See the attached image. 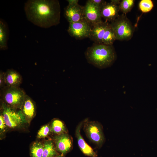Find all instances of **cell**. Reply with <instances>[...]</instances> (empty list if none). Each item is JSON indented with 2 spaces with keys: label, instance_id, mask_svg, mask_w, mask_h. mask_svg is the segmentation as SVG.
<instances>
[{
  "label": "cell",
  "instance_id": "9",
  "mask_svg": "<svg viewBox=\"0 0 157 157\" xmlns=\"http://www.w3.org/2000/svg\"><path fill=\"white\" fill-rule=\"evenodd\" d=\"M54 141L57 151L63 156L69 152L72 149V139L67 133L57 135L54 138Z\"/></svg>",
  "mask_w": 157,
  "mask_h": 157
},
{
  "label": "cell",
  "instance_id": "25",
  "mask_svg": "<svg viewBox=\"0 0 157 157\" xmlns=\"http://www.w3.org/2000/svg\"><path fill=\"white\" fill-rule=\"evenodd\" d=\"M6 125L5 122L4 117L2 113L0 115V132L3 131L6 127Z\"/></svg>",
  "mask_w": 157,
  "mask_h": 157
},
{
  "label": "cell",
  "instance_id": "28",
  "mask_svg": "<svg viewBox=\"0 0 157 157\" xmlns=\"http://www.w3.org/2000/svg\"><path fill=\"white\" fill-rule=\"evenodd\" d=\"M110 2L115 4L119 5L121 1L119 0H111Z\"/></svg>",
  "mask_w": 157,
  "mask_h": 157
},
{
  "label": "cell",
  "instance_id": "10",
  "mask_svg": "<svg viewBox=\"0 0 157 157\" xmlns=\"http://www.w3.org/2000/svg\"><path fill=\"white\" fill-rule=\"evenodd\" d=\"M64 16L69 23L76 22L85 19L83 6L78 3L68 5L65 9Z\"/></svg>",
  "mask_w": 157,
  "mask_h": 157
},
{
  "label": "cell",
  "instance_id": "3",
  "mask_svg": "<svg viewBox=\"0 0 157 157\" xmlns=\"http://www.w3.org/2000/svg\"><path fill=\"white\" fill-rule=\"evenodd\" d=\"M110 24L115 32L116 40H128L132 38L134 27L125 14L119 15Z\"/></svg>",
  "mask_w": 157,
  "mask_h": 157
},
{
  "label": "cell",
  "instance_id": "23",
  "mask_svg": "<svg viewBox=\"0 0 157 157\" xmlns=\"http://www.w3.org/2000/svg\"><path fill=\"white\" fill-rule=\"evenodd\" d=\"M51 132V126L48 124L44 125L42 126L39 130L37 134V137L39 138H45Z\"/></svg>",
  "mask_w": 157,
  "mask_h": 157
},
{
  "label": "cell",
  "instance_id": "20",
  "mask_svg": "<svg viewBox=\"0 0 157 157\" xmlns=\"http://www.w3.org/2000/svg\"><path fill=\"white\" fill-rule=\"evenodd\" d=\"M43 149V144L40 142H33L30 148L31 157H42Z\"/></svg>",
  "mask_w": 157,
  "mask_h": 157
},
{
  "label": "cell",
  "instance_id": "1",
  "mask_svg": "<svg viewBox=\"0 0 157 157\" xmlns=\"http://www.w3.org/2000/svg\"><path fill=\"white\" fill-rule=\"evenodd\" d=\"M24 10L28 20L40 27L48 28L60 23V8L58 0H28Z\"/></svg>",
  "mask_w": 157,
  "mask_h": 157
},
{
  "label": "cell",
  "instance_id": "14",
  "mask_svg": "<svg viewBox=\"0 0 157 157\" xmlns=\"http://www.w3.org/2000/svg\"><path fill=\"white\" fill-rule=\"evenodd\" d=\"M20 109L26 121L31 120L35 115L36 107L34 102L26 94Z\"/></svg>",
  "mask_w": 157,
  "mask_h": 157
},
{
  "label": "cell",
  "instance_id": "13",
  "mask_svg": "<svg viewBox=\"0 0 157 157\" xmlns=\"http://www.w3.org/2000/svg\"><path fill=\"white\" fill-rule=\"evenodd\" d=\"M84 122L78 124L76 130V135L78 147L81 151L85 155L90 157H97V154L86 143L81 135L80 130Z\"/></svg>",
  "mask_w": 157,
  "mask_h": 157
},
{
  "label": "cell",
  "instance_id": "17",
  "mask_svg": "<svg viewBox=\"0 0 157 157\" xmlns=\"http://www.w3.org/2000/svg\"><path fill=\"white\" fill-rule=\"evenodd\" d=\"M42 157H53L58 155L52 141L48 140L44 144Z\"/></svg>",
  "mask_w": 157,
  "mask_h": 157
},
{
  "label": "cell",
  "instance_id": "16",
  "mask_svg": "<svg viewBox=\"0 0 157 157\" xmlns=\"http://www.w3.org/2000/svg\"><path fill=\"white\" fill-rule=\"evenodd\" d=\"M9 31L7 23L1 19L0 20V49L5 50L8 48V41Z\"/></svg>",
  "mask_w": 157,
  "mask_h": 157
},
{
  "label": "cell",
  "instance_id": "24",
  "mask_svg": "<svg viewBox=\"0 0 157 157\" xmlns=\"http://www.w3.org/2000/svg\"><path fill=\"white\" fill-rule=\"evenodd\" d=\"M90 1L100 9L107 2L106 1L103 0H90Z\"/></svg>",
  "mask_w": 157,
  "mask_h": 157
},
{
  "label": "cell",
  "instance_id": "4",
  "mask_svg": "<svg viewBox=\"0 0 157 157\" xmlns=\"http://www.w3.org/2000/svg\"><path fill=\"white\" fill-rule=\"evenodd\" d=\"M3 88L1 93L3 103L14 109H20L26 95L24 91L19 87Z\"/></svg>",
  "mask_w": 157,
  "mask_h": 157
},
{
  "label": "cell",
  "instance_id": "15",
  "mask_svg": "<svg viewBox=\"0 0 157 157\" xmlns=\"http://www.w3.org/2000/svg\"><path fill=\"white\" fill-rule=\"evenodd\" d=\"M5 84L9 87H18L22 83L21 75L13 69H8L4 73Z\"/></svg>",
  "mask_w": 157,
  "mask_h": 157
},
{
  "label": "cell",
  "instance_id": "11",
  "mask_svg": "<svg viewBox=\"0 0 157 157\" xmlns=\"http://www.w3.org/2000/svg\"><path fill=\"white\" fill-rule=\"evenodd\" d=\"M119 5L111 2H106L101 8L102 17L105 22H111L119 16Z\"/></svg>",
  "mask_w": 157,
  "mask_h": 157
},
{
  "label": "cell",
  "instance_id": "18",
  "mask_svg": "<svg viewBox=\"0 0 157 157\" xmlns=\"http://www.w3.org/2000/svg\"><path fill=\"white\" fill-rule=\"evenodd\" d=\"M116 40L115 32L110 23H109L103 37L102 44L107 45H113Z\"/></svg>",
  "mask_w": 157,
  "mask_h": 157
},
{
  "label": "cell",
  "instance_id": "29",
  "mask_svg": "<svg viewBox=\"0 0 157 157\" xmlns=\"http://www.w3.org/2000/svg\"><path fill=\"white\" fill-rule=\"evenodd\" d=\"M53 157H65L64 156H63L62 154H59L56 156H54Z\"/></svg>",
  "mask_w": 157,
  "mask_h": 157
},
{
  "label": "cell",
  "instance_id": "27",
  "mask_svg": "<svg viewBox=\"0 0 157 157\" xmlns=\"http://www.w3.org/2000/svg\"><path fill=\"white\" fill-rule=\"evenodd\" d=\"M68 2V4H74L78 3V0H67Z\"/></svg>",
  "mask_w": 157,
  "mask_h": 157
},
{
  "label": "cell",
  "instance_id": "12",
  "mask_svg": "<svg viewBox=\"0 0 157 157\" xmlns=\"http://www.w3.org/2000/svg\"><path fill=\"white\" fill-rule=\"evenodd\" d=\"M109 23L102 21L93 26L88 38L95 43L102 44L103 37Z\"/></svg>",
  "mask_w": 157,
  "mask_h": 157
},
{
  "label": "cell",
  "instance_id": "8",
  "mask_svg": "<svg viewBox=\"0 0 157 157\" xmlns=\"http://www.w3.org/2000/svg\"><path fill=\"white\" fill-rule=\"evenodd\" d=\"M83 8L84 19L92 27L103 21L101 9L90 0L86 1Z\"/></svg>",
  "mask_w": 157,
  "mask_h": 157
},
{
  "label": "cell",
  "instance_id": "19",
  "mask_svg": "<svg viewBox=\"0 0 157 157\" xmlns=\"http://www.w3.org/2000/svg\"><path fill=\"white\" fill-rule=\"evenodd\" d=\"M51 126V132L57 135L67 133V130L64 124L61 120L56 119L52 122Z\"/></svg>",
  "mask_w": 157,
  "mask_h": 157
},
{
  "label": "cell",
  "instance_id": "5",
  "mask_svg": "<svg viewBox=\"0 0 157 157\" xmlns=\"http://www.w3.org/2000/svg\"><path fill=\"white\" fill-rule=\"evenodd\" d=\"M2 113L6 126L15 128L27 122L26 118L20 110L17 111L3 103Z\"/></svg>",
  "mask_w": 157,
  "mask_h": 157
},
{
  "label": "cell",
  "instance_id": "21",
  "mask_svg": "<svg viewBox=\"0 0 157 157\" xmlns=\"http://www.w3.org/2000/svg\"><path fill=\"white\" fill-rule=\"evenodd\" d=\"M134 0H123L121 1L119 5L120 10L126 14L130 12L134 4Z\"/></svg>",
  "mask_w": 157,
  "mask_h": 157
},
{
  "label": "cell",
  "instance_id": "6",
  "mask_svg": "<svg viewBox=\"0 0 157 157\" xmlns=\"http://www.w3.org/2000/svg\"><path fill=\"white\" fill-rule=\"evenodd\" d=\"M83 129L87 137L98 147H101L105 138L100 124L95 121L84 122Z\"/></svg>",
  "mask_w": 157,
  "mask_h": 157
},
{
  "label": "cell",
  "instance_id": "2",
  "mask_svg": "<svg viewBox=\"0 0 157 157\" xmlns=\"http://www.w3.org/2000/svg\"><path fill=\"white\" fill-rule=\"evenodd\" d=\"M85 56L88 62L95 67L103 69L111 66L116 59L113 46L94 43L87 48Z\"/></svg>",
  "mask_w": 157,
  "mask_h": 157
},
{
  "label": "cell",
  "instance_id": "7",
  "mask_svg": "<svg viewBox=\"0 0 157 157\" xmlns=\"http://www.w3.org/2000/svg\"><path fill=\"white\" fill-rule=\"evenodd\" d=\"M92 27L85 20L69 23L67 31L71 36L77 39L89 37Z\"/></svg>",
  "mask_w": 157,
  "mask_h": 157
},
{
  "label": "cell",
  "instance_id": "26",
  "mask_svg": "<svg viewBox=\"0 0 157 157\" xmlns=\"http://www.w3.org/2000/svg\"><path fill=\"white\" fill-rule=\"evenodd\" d=\"M4 73L2 71L0 72V87L2 88L3 87L5 84Z\"/></svg>",
  "mask_w": 157,
  "mask_h": 157
},
{
  "label": "cell",
  "instance_id": "22",
  "mask_svg": "<svg viewBox=\"0 0 157 157\" xmlns=\"http://www.w3.org/2000/svg\"><path fill=\"white\" fill-rule=\"evenodd\" d=\"M140 10L143 13H147L150 11L154 7V4L151 0H141L139 4Z\"/></svg>",
  "mask_w": 157,
  "mask_h": 157
}]
</instances>
